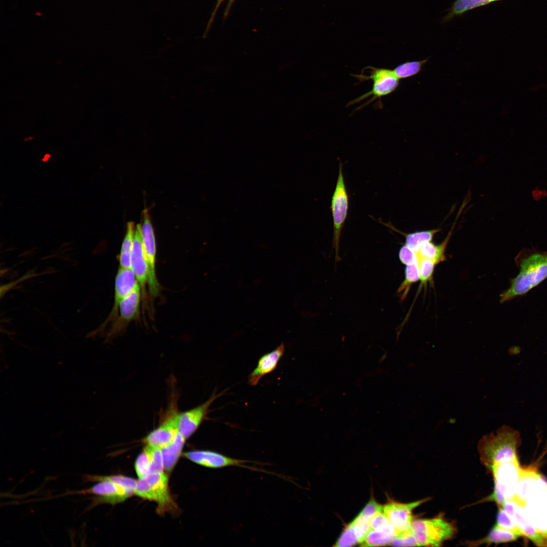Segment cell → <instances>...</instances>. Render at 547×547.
Wrapping results in <instances>:
<instances>
[{
    "mask_svg": "<svg viewBox=\"0 0 547 547\" xmlns=\"http://www.w3.org/2000/svg\"><path fill=\"white\" fill-rule=\"evenodd\" d=\"M529 520L547 536V482L540 475L529 492L524 505Z\"/></svg>",
    "mask_w": 547,
    "mask_h": 547,
    "instance_id": "obj_8",
    "label": "cell"
},
{
    "mask_svg": "<svg viewBox=\"0 0 547 547\" xmlns=\"http://www.w3.org/2000/svg\"><path fill=\"white\" fill-rule=\"evenodd\" d=\"M439 230V229H434L406 233L405 245L417 252L423 244L432 240Z\"/></svg>",
    "mask_w": 547,
    "mask_h": 547,
    "instance_id": "obj_26",
    "label": "cell"
},
{
    "mask_svg": "<svg viewBox=\"0 0 547 547\" xmlns=\"http://www.w3.org/2000/svg\"><path fill=\"white\" fill-rule=\"evenodd\" d=\"M150 461V474L162 473L164 471L162 452L161 448L146 445Z\"/></svg>",
    "mask_w": 547,
    "mask_h": 547,
    "instance_id": "obj_32",
    "label": "cell"
},
{
    "mask_svg": "<svg viewBox=\"0 0 547 547\" xmlns=\"http://www.w3.org/2000/svg\"><path fill=\"white\" fill-rule=\"evenodd\" d=\"M426 60L406 62L397 66L393 70L399 79H403L417 74Z\"/></svg>",
    "mask_w": 547,
    "mask_h": 547,
    "instance_id": "obj_28",
    "label": "cell"
},
{
    "mask_svg": "<svg viewBox=\"0 0 547 547\" xmlns=\"http://www.w3.org/2000/svg\"><path fill=\"white\" fill-rule=\"evenodd\" d=\"M520 537L516 533L500 528L495 525L485 537L476 540H467L464 542L466 545L476 546L483 544L501 543L512 542Z\"/></svg>",
    "mask_w": 547,
    "mask_h": 547,
    "instance_id": "obj_21",
    "label": "cell"
},
{
    "mask_svg": "<svg viewBox=\"0 0 547 547\" xmlns=\"http://www.w3.org/2000/svg\"><path fill=\"white\" fill-rule=\"evenodd\" d=\"M399 257L401 262L407 265L417 263L418 256L417 252L404 245L401 247L399 252Z\"/></svg>",
    "mask_w": 547,
    "mask_h": 547,
    "instance_id": "obj_38",
    "label": "cell"
},
{
    "mask_svg": "<svg viewBox=\"0 0 547 547\" xmlns=\"http://www.w3.org/2000/svg\"><path fill=\"white\" fill-rule=\"evenodd\" d=\"M186 439L179 433L174 440L161 449L164 470L170 472L177 463Z\"/></svg>",
    "mask_w": 547,
    "mask_h": 547,
    "instance_id": "obj_22",
    "label": "cell"
},
{
    "mask_svg": "<svg viewBox=\"0 0 547 547\" xmlns=\"http://www.w3.org/2000/svg\"><path fill=\"white\" fill-rule=\"evenodd\" d=\"M383 511V507L372 498L359 514L371 519L375 515Z\"/></svg>",
    "mask_w": 547,
    "mask_h": 547,
    "instance_id": "obj_40",
    "label": "cell"
},
{
    "mask_svg": "<svg viewBox=\"0 0 547 547\" xmlns=\"http://www.w3.org/2000/svg\"><path fill=\"white\" fill-rule=\"evenodd\" d=\"M141 288L139 284L134 290L120 302L118 309L120 318L124 322H129L137 317L141 301Z\"/></svg>",
    "mask_w": 547,
    "mask_h": 547,
    "instance_id": "obj_19",
    "label": "cell"
},
{
    "mask_svg": "<svg viewBox=\"0 0 547 547\" xmlns=\"http://www.w3.org/2000/svg\"><path fill=\"white\" fill-rule=\"evenodd\" d=\"M348 194L343 174L342 164L339 162L337 179L332 197L331 209L333 223L332 247L335 251V260L339 261V242L342 228L348 214Z\"/></svg>",
    "mask_w": 547,
    "mask_h": 547,
    "instance_id": "obj_6",
    "label": "cell"
},
{
    "mask_svg": "<svg viewBox=\"0 0 547 547\" xmlns=\"http://www.w3.org/2000/svg\"><path fill=\"white\" fill-rule=\"evenodd\" d=\"M540 474L532 467L522 468L514 499L524 506L528 495Z\"/></svg>",
    "mask_w": 547,
    "mask_h": 547,
    "instance_id": "obj_20",
    "label": "cell"
},
{
    "mask_svg": "<svg viewBox=\"0 0 547 547\" xmlns=\"http://www.w3.org/2000/svg\"><path fill=\"white\" fill-rule=\"evenodd\" d=\"M417 264L420 280L422 284H425L432 277L436 263L429 258L418 256Z\"/></svg>",
    "mask_w": 547,
    "mask_h": 547,
    "instance_id": "obj_35",
    "label": "cell"
},
{
    "mask_svg": "<svg viewBox=\"0 0 547 547\" xmlns=\"http://www.w3.org/2000/svg\"><path fill=\"white\" fill-rule=\"evenodd\" d=\"M418 546H439L453 537L456 529L442 515L431 519L413 520L411 525Z\"/></svg>",
    "mask_w": 547,
    "mask_h": 547,
    "instance_id": "obj_5",
    "label": "cell"
},
{
    "mask_svg": "<svg viewBox=\"0 0 547 547\" xmlns=\"http://www.w3.org/2000/svg\"><path fill=\"white\" fill-rule=\"evenodd\" d=\"M138 284L136 278L130 268L120 267L115 279L113 306L104 324H107L115 317L120 302L131 292Z\"/></svg>",
    "mask_w": 547,
    "mask_h": 547,
    "instance_id": "obj_16",
    "label": "cell"
},
{
    "mask_svg": "<svg viewBox=\"0 0 547 547\" xmlns=\"http://www.w3.org/2000/svg\"><path fill=\"white\" fill-rule=\"evenodd\" d=\"M135 226L132 222L127 223L126 232L123 240L119 256L120 267L131 268V259L133 249Z\"/></svg>",
    "mask_w": 547,
    "mask_h": 547,
    "instance_id": "obj_25",
    "label": "cell"
},
{
    "mask_svg": "<svg viewBox=\"0 0 547 547\" xmlns=\"http://www.w3.org/2000/svg\"><path fill=\"white\" fill-rule=\"evenodd\" d=\"M183 455L190 461L208 468H219L228 466H239L251 470H256V468L247 465V463L252 462L250 461L230 457L213 451L194 450L185 452Z\"/></svg>",
    "mask_w": 547,
    "mask_h": 547,
    "instance_id": "obj_12",
    "label": "cell"
},
{
    "mask_svg": "<svg viewBox=\"0 0 547 547\" xmlns=\"http://www.w3.org/2000/svg\"><path fill=\"white\" fill-rule=\"evenodd\" d=\"M394 537V536L383 532L370 529L362 545L369 546L386 545L390 544Z\"/></svg>",
    "mask_w": 547,
    "mask_h": 547,
    "instance_id": "obj_30",
    "label": "cell"
},
{
    "mask_svg": "<svg viewBox=\"0 0 547 547\" xmlns=\"http://www.w3.org/2000/svg\"><path fill=\"white\" fill-rule=\"evenodd\" d=\"M85 479L95 483L82 493L95 495L94 505L101 503L115 505L124 501L134 493L122 485L107 479L105 476L87 475Z\"/></svg>",
    "mask_w": 547,
    "mask_h": 547,
    "instance_id": "obj_9",
    "label": "cell"
},
{
    "mask_svg": "<svg viewBox=\"0 0 547 547\" xmlns=\"http://www.w3.org/2000/svg\"><path fill=\"white\" fill-rule=\"evenodd\" d=\"M225 1V0H217L215 7L212 13L210 18L209 20V21L208 22V24H207V27H206V30L205 31L204 34V37L205 36H206L207 33L209 32V30L210 29V28H211V27L212 26V23H213V22L214 21L215 17L216 16V13L217 12V11H218V9L219 8V7L221 6V5L222 4V3L223 2H224ZM235 1L236 0H228L226 8H225V11H224V19H225L228 16V14H229V13L230 12V9L231 8L232 5L235 3Z\"/></svg>",
    "mask_w": 547,
    "mask_h": 547,
    "instance_id": "obj_39",
    "label": "cell"
},
{
    "mask_svg": "<svg viewBox=\"0 0 547 547\" xmlns=\"http://www.w3.org/2000/svg\"><path fill=\"white\" fill-rule=\"evenodd\" d=\"M513 518L523 536L537 546H547V536L540 533L531 522L524 506L517 502Z\"/></svg>",
    "mask_w": 547,
    "mask_h": 547,
    "instance_id": "obj_18",
    "label": "cell"
},
{
    "mask_svg": "<svg viewBox=\"0 0 547 547\" xmlns=\"http://www.w3.org/2000/svg\"><path fill=\"white\" fill-rule=\"evenodd\" d=\"M521 443L520 433L503 425L495 432L484 435L479 441L478 450L481 461L488 469L494 464L516 457Z\"/></svg>",
    "mask_w": 547,
    "mask_h": 547,
    "instance_id": "obj_2",
    "label": "cell"
},
{
    "mask_svg": "<svg viewBox=\"0 0 547 547\" xmlns=\"http://www.w3.org/2000/svg\"><path fill=\"white\" fill-rule=\"evenodd\" d=\"M369 75L363 74L354 75L360 82L371 80L372 88L370 91L350 101V105L358 103L365 98L371 96L369 102L380 99L393 92L398 87L399 79L394 74L393 70L387 68H376L369 66L365 68Z\"/></svg>",
    "mask_w": 547,
    "mask_h": 547,
    "instance_id": "obj_7",
    "label": "cell"
},
{
    "mask_svg": "<svg viewBox=\"0 0 547 547\" xmlns=\"http://www.w3.org/2000/svg\"><path fill=\"white\" fill-rule=\"evenodd\" d=\"M135 494L157 503L159 514L175 513L178 507L171 497L168 487V478L164 472L151 473L139 479Z\"/></svg>",
    "mask_w": 547,
    "mask_h": 547,
    "instance_id": "obj_4",
    "label": "cell"
},
{
    "mask_svg": "<svg viewBox=\"0 0 547 547\" xmlns=\"http://www.w3.org/2000/svg\"><path fill=\"white\" fill-rule=\"evenodd\" d=\"M419 280L420 275L417 263L407 265L405 269V279L397 290V293L401 300H404L407 295L411 285Z\"/></svg>",
    "mask_w": 547,
    "mask_h": 547,
    "instance_id": "obj_27",
    "label": "cell"
},
{
    "mask_svg": "<svg viewBox=\"0 0 547 547\" xmlns=\"http://www.w3.org/2000/svg\"><path fill=\"white\" fill-rule=\"evenodd\" d=\"M143 248L148 267V285L149 292L152 296H157L160 285L155 272L156 243L153 229L148 211L143 212L142 223L140 224Z\"/></svg>",
    "mask_w": 547,
    "mask_h": 547,
    "instance_id": "obj_10",
    "label": "cell"
},
{
    "mask_svg": "<svg viewBox=\"0 0 547 547\" xmlns=\"http://www.w3.org/2000/svg\"><path fill=\"white\" fill-rule=\"evenodd\" d=\"M370 519L359 514L351 522L357 537L358 543L361 544L364 541L367 533L370 530Z\"/></svg>",
    "mask_w": 547,
    "mask_h": 547,
    "instance_id": "obj_31",
    "label": "cell"
},
{
    "mask_svg": "<svg viewBox=\"0 0 547 547\" xmlns=\"http://www.w3.org/2000/svg\"><path fill=\"white\" fill-rule=\"evenodd\" d=\"M521 469L517 457L493 464L489 470L494 479V490L483 501H494L500 506L506 500L513 499Z\"/></svg>",
    "mask_w": 547,
    "mask_h": 547,
    "instance_id": "obj_3",
    "label": "cell"
},
{
    "mask_svg": "<svg viewBox=\"0 0 547 547\" xmlns=\"http://www.w3.org/2000/svg\"><path fill=\"white\" fill-rule=\"evenodd\" d=\"M496 525L500 528L514 532L519 536H523L516 525L513 518L501 507H499L496 516Z\"/></svg>",
    "mask_w": 547,
    "mask_h": 547,
    "instance_id": "obj_33",
    "label": "cell"
},
{
    "mask_svg": "<svg viewBox=\"0 0 547 547\" xmlns=\"http://www.w3.org/2000/svg\"><path fill=\"white\" fill-rule=\"evenodd\" d=\"M428 500L429 498H425L407 503L393 501L383 506V512L395 528L397 535L411 529L413 521V510Z\"/></svg>",
    "mask_w": 547,
    "mask_h": 547,
    "instance_id": "obj_11",
    "label": "cell"
},
{
    "mask_svg": "<svg viewBox=\"0 0 547 547\" xmlns=\"http://www.w3.org/2000/svg\"><path fill=\"white\" fill-rule=\"evenodd\" d=\"M370 527V529L380 531L394 537L397 535L395 528L389 521L383 511L375 515L371 519Z\"/></svg>",
    "mask_w": 547,
    "mask_h": 547,
    "instance_id": "obj_29",
    "label": "cell"
},
{
    "mask_svg": "<svg viewBox=\"0 0 547 547\" xmlns=\"http://www.w3.org/2000/svg\"><path fill=\"white\" fill-rule=\"evenodd\" d=\"M222 394L213 393L205 403L185 412L179 413L178 416L179 433L186 440L199 427L206 418L209 407L214 400Z\"/></svg>",
    "mask_w": 547,
    "mask_h": 547,
    "instance_id": "obj_13",
    "label": "cell"
},
{
    "mask_svg": "<svg viewBox=\"0 0 547 547\" xmlns=\"http://www.w3.org/2000/svg\"><path fill=\"white\" fill-rule=\"evenodd\" d=\"M515 261L519 272L500 294L501 303L526 294L547 278V251L524 249Z\"/></svg>",
    "mask_w": 547,
    "mask_h": 547,
    "instance_id": "obj_1",
    "label": "cell"
},
{
    "mask_svg": "<svg viewBox=\"0 0 547 547\" xmlns=\"http://www.w3.org/2000/svg\"><path fill=\"white\" fill-rule=\"evenodd\" d=\"M285 349V345L282 343L274 350L263 355L258 360L256 368L249 376V384L251 386L257 385L264 375L275 370L284 354Z\"/></svg>",
    "mask_w": 547,
    "mask_h": 547,
    "instance_id": "obj_17",
    "label": "cell"
},
{
    "mask_svg": "<svg viewBox=\"0 0 547 547\" xmlns=\"http://www.w3.org/2000/svg\"><path fill=\"white\" fill-rule=\"evenodd\" d=\"M179 412L173 410L159 426L143 439L145 445L163 448L172 443L179 433Z\"/></svg>",
    "mask_w": 547,
    "mask_h": 547,
    "instance_id": "obj_14",
    "label": "cell"
},
{
    "mask_svg": "<svg viewBox=\"0 0 547 547\" xmlns=\"http://www.w3.org/2000/svg\"><path fill=\"white\" fill-rule=\"evenodd\" d=\"M390 545L397 546H418L415 537L410 529L396 535L390 542Z\"/></svg>",
    "mask_w": 547,
    "mask_h": 547,
    "instance_id": "obj_37",
    "label": "cell"
},
{
    "mask_svg": "<svg viewBox=\"0 0 547 547\" xmlns=\"http://www.w3.org/2000/svg\"><path fill=\"white\" fill-rule=\"evenodd\" d=\"M501 0H455L443 19V22L451 20L454 17L493 2Z\"/></svg>",
    "mask_w": 547,
    "mask_h": 547,
    "instance_id": "obj_23",
    "label": "cell"
},
{
    "mask_svg": "<svg viewBox=\"0 0 547 547\" xmlns=\"http://www.w3.org/2000/svg\"><path fill=\"white\" fill-rule=\"evenodd\" d=\"M451 231L444 241L439 245H435L431 241L423 244L417 252L418 256L429 258L434 260L436 264L445 260V251L451 235Z\"/></svg>",
    "mask_w": 547,
    "mask_h": 547,
    "instance_id": "obj_24",
    "label": "cell"
},
{
    "mask_svg": "<svg viewBox=\"0 0 547 547\" xmlns=\"http://www.w3.org/2000/svg\"><path fill=\"white\" fill-rule=\"evenodd\" d=\"M131 269L140 286L142 294H144L146 283L148 282V267L143 248L140 224H137L135 228Z\"/></svg>",
    "mask_w": 547,
    "mask_h": 547,
    "instance_id": "obj_15",
    "label": "cell"
},
{
    "mask_svg": "<svg viewBox=\"0 0 547 547\" xmlns=\"http://www.w3.org/2000/svg\"><path fill=\"white\" fill-rule=\"evenodd\" d=\"M135 470L139 479L143 478L150 474V461L146 449L144 448L138 456L135 462Z\"/></svg>",
    "mask_w": 547,
    "mask_h": 547,
    "instance_id": "obj_34",
    "label": "cell"
},
{
    "mask_svg": "<svg viewBox=\"0 0 547 547\" xmlns=\"http://www.w3.org/2000/svg\"><path fill=\"white\" fill-rule=\"evenodd\" d=\"M357 543L358 538L350 523L345 528L334 546H351Z\"/></svg>",
    "mask_w": 547,
    "mask_h": 547,
    "instance_id": "obj_36",
    "label": "cell"
}]
</instances>
